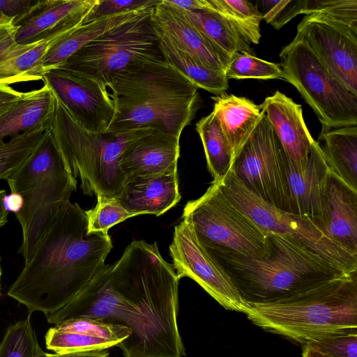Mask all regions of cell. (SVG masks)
I'll return each mask as SVG.
<instances>
[{
  "label": "cell",
  "instance_id": "4",
  "mask_svg": "<svg viewBox=\"0 0 357 357\" xmlns=\"http://www.w3.org/2000/svg\"><path fill=\"white\" fill-rule=\"evenodd\" d=\"M245 303H274L347 273L295 239L269 232L266 251L257 257L210 255Z\"/></svg>",
  "mask_w": 357,
  "mask_h": 357
},
{
  "label": "cell",
  "instance_id": "9",
  "mask_svg": "<svg viewBox=\"0 0 357 357\" xmlns=\"http://www.w3.org/2000/svg\"><path fill=\"white\" fill-rule=\"evenodd\" d=\"M182 218L209 255L257 257L268 248L269 232L235 206L217 183L199 198L187 202Z\"/></svg>",
  "mask_w": 357,
  "mask_h": 357
},
{
  "label": "cell",
  "instance_id": "46",
  "mask_svg": "<svg viewBox=\"0 0 357 357\" xmlns=\"http://www.w3.org/2000/svg\"><path fill=\"white\" fill-rule=\"evenodd\" d=\"M302 357H331L324 354L307 345L304 344L303 347Z\"/></svg>",
  "mask_w": 357,
  "mask_h": 357
},
{
  "label": "cell",
  "instance_id": "15",
  "mask_svg": "<svg viewBox=\"0 0 357 357\" xmlns=\"http://www.w3.org/2000/svg\"><path fill=\"white\" fill-rule=\"evenodd\" d=\"M43 81L86 131L92 134L106 131L115 114L107 85L91 76L59 68L45 71Z\"/></svg>",
  "mask_w": 357,
  "mask_h": 357
},
{
  "label": "cell",
  "instance_id": "43",
  "mask_svg": "<svg viewBox=\"0 0 357 357\" xmlns=\"http://www.w3.org/2000/svg\"><path fill=\"white\" fill-rule=\"evenodd\" d=\"M109 354V352L106 349L89 352L68 354H48L44 351L41 357H108Z\"/></svg>",
  "mask_w": 357,
  "mask_h": 357
},
{
  "label": "cell",
  "instance_id": "10",
  "mask_svg": "<svg viewBox=\"0 0 357 357\" xmlns=\"http://www.w3.org/2000/svg\"><path fill=\"white\" fill-rule=\"evenodd\" d=\"M279 56L281 79L298 90L322 128L357 126V96L330 72L303 40L294 37Z\"/></svg>",
  "mask_w": 357,
  "mask_h": 357
},
{
  "label": "cell",
  "instance_id": "45",
  "mask_svg": "<svg viewBox=\"0 0 357 357\" xmlns=\"http://www.w3.org/2000/svg\"><path fill=\"white\" fill-rule=\"evenodd\" d=\"M22 204V199L17 195L11 194L8 198H6V206L8 208L17 212Z\"/></svg>",
  "mask_w": 357,
  "mask_h": 357
},
{
  "label": "cell",
  "instance_id": "34",
  "mask_svg": "<svg viewBox=\"0 0 357 357\" xmlns=\"http://www.w3.org/2000/svg\"><path fill=\"white\" fill-rule=\"evenodd\" d=\"M43 352L31 324V314L10 324L0 342V357H41Z\"/></svg>",
  "mask_w": 357,
  "mask_h": 357
},
{
  "label": "cell",
  "instance_id": "24",
  "mask_svg": "<svg viewBox=\"0 0 357 357\" xmlns=\"http://www.w3.org/2000/svg\"><path fill=\"white\" fill-rule=\"evenodd\" d=\"M134 216L161 215L181 199L177 173L135 177L126 181L116 197Z\"/></svg>",
  "mask_w": 357,
  "mask_h": 357
},
{
  "label": "cell",
  "instance_id": "2",
  "mask_svg": "<svg viewBox=\"0 0 357 357\" xmlns=\"http://www.w3.org/2000/svg\"><path fill=\"white\" fill-rule=\"evenodd\" d=\"M108 233H88L85 211L66 201L38 242L8 295L29 312L53 313L105 266L112 248Z\"/></svg>",
  "mask_w": 357,
  "mask_h": 357
},
{
  "label": "cell",
  "instance_id": "38",
  "mask_svg": "<svg viewBox=\"0 0 357 357\" xmlns=\"http://www.w3.org/2000/svg\"><path fill=\"white\" fill-rule=\"evenodd\" d=\"M263 19L275 29L284 24L299 14H303V0H261Z\"/></svg>",
  "mask_w": 357,
  "mask_h": 357
},
{
  "label": "cell",
  "instance_id": "11",
  "mask_svg": "<svg viewBox=\"0 0 357 357\" xmlns=\"http://www.w3.org/2000/svg\"><path fill=\"white\" fill-rule=\"evenodd\" d=\"M216 183L231 202L264 230L295 239L344 272L357 271V257L337 245L321 222L280 209L262 200L246 188L231 167L223 179Z\"/></svg>",
  "mask_w": 357,
  "mask_h": 357
},
{
  "label": "cell",
  "instance_id": "8",
  "mask_svg": "<svg viewBox=\"0 0 357 357\" xmlns=\"http://www.w3.org/2000/svg\"><path fill=\"white\" fill-rule=\"evenodd\" d=\"M153 7L133 11L56 68L91 76L107 85L116 74L165 61L151 20Z\"/></svg>",
  "mask_w": 357,
  "mask_h": 357
},
{
  "label": "cell",
  "instance_id": "44",
  "mask_svg": "<svg viewBox=\"0 0 357 357\" xmlns=\"http://www.w3.org/2000/svg\"><path fill=\"white\" fill-rule=\"evenodd\" d=\"M6 192L5 190L0 189V227L8 221V210L6 206Z\"/></svg>",
  "mask_w": 357,
  "mask_h": 357
},
{
  "label": "cell",
  "instance_id": "33",
  "mask_svg": "<svg viewBox=\"0 0 357 357\" xmlns=\"http://www.w3.org/2000/svg\"><path fill=\"white\" fill-rule=\"evenodd\" d=\"M49 128H39L0 142V179H7L26 161Z\"/></svg>",
  "mask_w": 357,
  "mask_h": 357
},
{
  "label": "cell",
  "instance_id": "18",
  "mask_svg": "<svg viewBox=\"0 0 357 357\" xmlns=\"http://www.w3.org/2000/svg\"><path fill=\"white\" fill-rule=\"evenodd\" d=\"M98 0L33 1L21 15L14 18L18 27L16 41L29 44L57 31L81 26Z\"/></svg>",
  "mask_w": 357,
  "mask_h": 357
},
{
  "label": "cell",
  "instance_id": "29",
  "mask_svg": "<svg viewBox=\"0 0 357 357\" xmlns=\"http://www.w3.org/2000/svg\"><path fill=\"white\" fill-rule=\"evenodd\" d=\"M159 38L160 47L165 61L192 84L215 96L226 92L229 87V79L224 72L204 66L187 53L173 47L160 36Z\"/></svg>",
  "mask_w": 357,
  "mask_h": 357
},
{
  "label": "cell",
  "instance_id": "39",
  "mask_svg": "<svg viewBox=\"0 0 357 357\" xmlns=\"http://www.w3.org/2000/svg\"><path fill=\"white\" fill-rule=\"evenodd\" d=\"M161 1L162 0H98L84 23L104 17L153 7Z\"/></svg>",
  "mask_w": 357,
  "mask_h": 357
},
{
  "label": "cell",
  "instance_id": "7",
  "mask_svg": "<svg viewBox=\"0 0 357 357\" xmlns=\"http://www.w3.org/2000/svg\"><path fill=\"white\" fill-rule=\"evenodd\" d=\"M54 95L50 128L70 174L79 178L84 195L117 197L126 182L119 160L130 132L90 133Z\"/></svg>",
  "mask_w": 357,
  "mask_h": 357
},
{
  "label": "cell",
  "instance_id": "1",
  "mask_svg": "<svg viewBox=\"0 0 357 357\" xmlns=\"http://www.w3.org/2000/svg\"><path fill=\"white\" fill-rule=\"evenodd\" d=\"M178 282L156 242L134 241L63 307L45 317L55 325L88 318L127 328L130 335L117 345L123 357H183Z\"/></svg>",
  "mask_w": 357,
  "mask_h": 357
},
{
  "label": "cell",
  "instance_id": "47",
  "mask_svg": "<svg viewBox=\"0 0 357 357\" xmlns=\"http://www.w3.org/2000/svg\"><path fill=\"white\" fill-rule=\"evenodd\" d=\"M1 259H0V295H1Z\"/></svg>",
  "mask_w": 357,
  "mask_h": 357
},
{
  "label": "cell",
  "instance_id": "40",
  "mask_svg": "<svg viewBox=\"0 0 357 357\" xmlns=\"http://www.w3.org/2000/svg\"><path fill=\"white\" fill-rule=\"evenodd\" d=\"M33 0H0V15L16 17L24 13L33 3Z\"/></svg>",
  "mask_w": 357,
  "mask_h": 357
},
{
  "label": "cell",
  "instance_id": "27",
  "mask_svg": "<svg viewBox=\"0 0 357 357\" xmlns=\"http://www.w3.org/2000/svg\"><path fill=\"white\" fill-rule=\"evenodd\" d=\"M318 142L331 172L357 191V126L322 128Z\"/></svg>",
  "mask_w": 357,
  "mask_h": 357
},
{
  "label": "cell",
  "instance_id": "5",
  "mask_svg": "<svg viewBox=\"0 0 357 357\" xmlns=\"http://www.w3.org/2000/svg\"><path fill=\"white\" fill-rule=\"evenodd\" d=\"M243 313L264 330L303 344L329 335L357 333V271L274 303H246Z\"/></svg>",
  "mask_w": 357,
  "mask_h": 357
},
{
  "label": "cell",
  "instance_id": "30",
  "mask_svg": "<svg viewBox=\"0 0 357 357\" xmlns=\"http://www.w3.org/2000/svg\"><path fill=\"white\" fill-rule=\"evenodd\" d=\"M176 8L198 31L230 59L238 52L253 54L250 43L245 40L215 13L191 12Z\"/></svg>",
  "mask_w": 357,
  "mask_h": 357
},
{
  "label": "cell",
  "instance_id": "19",
  "mask_svg": "<svg viewBox=\"0 0 357 357\" xmlns=\"http://www.w3.org/2000/svg\"><path fill=\"white\" fill-rule=\"evenodd\" d=\"M151 20L158 36L199 63L225 73L231 59L199 31L178 10L162 1L152 10Z\"/></svg>",
  "mask_w": 357,
  "mask_h": 357
},
{
  "label": "cell",
  "instance_id": "42",
  "mask_svg": "<svg viewBox=\"0 0 357 357\" xmlns=\"http://www.w3.org/2000/svg\"><path fill=\"white\" fill-rule=\"evenodd\" d=\"M169 6L191 12L208 11V0H162Z\"/></svg>",
  "mask_w": 357,
  "mask_h": 357
},
{
  "label": "cell",
  "instance_id": "32",
  "mask_svg": "<svg viewBox=\"0 0 357 357\" xmlns=\"http://www.w3.org/2000/svg\"><path fill=\"white\" fill-rule=\"evenodd\" d=\"M209 10L223 18L245 40L255 45L263 20L257 6L247 0H208Z\"/></svg>",
  "mask_w": 357,
  "mask_h": 357
},
{
  "label": "cell",
  "instance_id": "17",
  "mask_svg": "<svg viewBox=\"0 0 357 357\" xmlns=\"http://www.w3.org/2000/svg\"><path fill=\"white\" fill-rule=\"evenodd\" d=\"M14 18L0 15V86L43 80L42 62L47 50L77 29L59 31L36 42L20 44L16 41L18 27L13 23Z\"/></svg>",
  "mask_w": 357,
  "mask_h": 357
},
{
  "label": "cell",
  "instance_id": "13",
  "mask_svg": "<svg viewBox=\"0 0 357 357\" xmlns=\"http://www.w3.org/2000/svg\"><path fill=\"white\" fill-rule=\"evenodd\" d=\"M169 250L179 280L183 277L192 279L225 309L244 312L246 303L231 279L200 245L183 220L174 228Z\"/></svg>",
  "mask_w": 357,
  "mask_h": 357
},
{
  "label": "cell",
  "instance_id": "31",
  "mask_svg": "<svg viewBox=\"0 0 357 357\" xmlns=\"http://www.w3.org/2000/svg\"><path fill=\"white\" fill-rule=\"evenodd\" d=\"M203 144L208 171L213 182H220L229 172L232 154L215 112L202 118L195 125Z\"/></svg>",
  "mask_w": 357,
  "mask_h": 357
},
{
  "label": "cell",
  "instance_id": "36",
  "mask_svg": "<svg viewBox=\"0 0 357 357\" xmlns=\"http://www.w3.org/2000/svg\"><path fill=\"white\" fill-rule=\"evenodd\" d=\"M88 233H108L112 226L134 215L126 211L116 197H97L95 206L85 211Z\"/></svg>",
  "mask_w": 357,
  "mask_h": 357
},
{
  "label": "cell",
  "instance_id": "12",
  "mask_svg": "<svg viewBox=\"0 0 357 357\" xmlns=\"http://www.w3.org/2000/svg\"><path fill=\"white\" fill-rule=\"evenodd\" d=\"M231 169L253 194L289 212L286 153L265 113L235 158Z\"/></svg>",
  "mask_w": 357,
  "mask_h": 357
},
{
  "label": "cell",
  "instance_id": "16",
  "mask_svg": "<svg viewBox=\"0 0 357 357\" xmlns=\"http://www.w3.org/2000/svg\"><path fill=\"white\" fill-rule=\"evenodd\" d=\"M179 140L180 137L154 126L131 130L119 160L126 181L177 173Z\"/></svg>",
  "mask_w": 357,
  "mask_h": 357
},
{
  "label": "cell",
  "instance_id": "41",
  "mask_svg": "<svg viewBox=\"0 0 357 357\" xmlns=\"http://www.w3.org/2000/svg\"><path fill=\"white\" fill-rule=\"evenodd\" d=\"M22 92L15 90L10 86H0V119L21 97Z\"/></svg>",
  "mask_w": 357,
  "mask_h": 357
},
{
  "label": "cell",
  "instance_id": "14",
  "mask_svg": "<svg viewBox=\"0 0 357 357\" xmlns=\"http://www.w3.org/2000/svg\"><path fill=\"white\" fill-rule=\"evenodd\" d=\"M295 37L357 96V32L342 22L317 13L302 19Z\"/></svg>",
  "mask_w": 357,
  "mask_h": 357
},
{
  "label": "cell",
  "instance_id": "20",
  "mask_svg": "<svg viewBox=\"0 0 357 357\" xmlns=\"http://www.w3.org/2000/svg\"><path fill=\"white\" fill-rule=\"evenodd\" d=\"M130 334L124 326L74 318L50 328L45 335V344L56 354L95 351L117 346Z\"/></svg>",
  "mask_w": 357,
  "mask_h": 357
},
{
  "label": "cell",
  "instance_id": "23",
  "mask_svg": "<svg viewBox=\"0 0 357 357\" xmlns=\"http://www.w3.org/2000/svg\"><path fill=\"white\" fill-rule=\"evenodd\" d=\"M321 222L337 245L357 257V191L331 172L324 195Z\"/></svg>",
  "mask_w": 357,
  "mask_h": 357
},
{
  "label": "cell",
  "instance_id": "22",
  "mask_svg": "<svg viewBox=\"0 0 357 357\" xmlns=\"http://www.w3.org/2000/svg\"><path fill=\"white\" fill-rule=\"evenodd\" d=\"M286 162L289 212L321 222L324 195L331 170L318 142L315 140L313 142L308 162L303 169H297L287 154Z\"/></svg>",
  "mask_w": 357,
  "mask_h": 357
},
{
  "label": "cell",
  "instance_id": "25",
  "mask_svg": "<svg viewBox=\"0 0 357 357\" xmlns=\"http://www.w3.org/2000/svg\"><path fill=\"white\" fill-rule=\"evenodd\" d=\"M213 112L229 146L233 162L262 116L260 105L226 93L212 96Z\"/></svg>",
  "mask_w": 357,
  "mask_h": 357
},
{
  "label": "cell",
  "instance_id": "37",
  "mask_svg": "<svg viewBox=\"0 0 357 357\" xmlns=\"http://www.w3.org/2000/svg\"><path fill=\"white\" fill-rule=\"evenodd\" d=\"M305 344L331 357H357V333L329 335Z\"/></svg>",
  "mask_w": 357,
  "mask_h": 357
},
{
  "label": "cell",
  "instance_id": "26",
  "mask_svg": "<svg viewBox=\"0 0 357 357\" xmlns=\"http://www.w3.org/2000/svg\"><path fill=\"white\" fill-rule=\"evenodd\" d=\"M54 108V95L50 85L22 92L14 105L0 119V142L39 128H50Z\"/></svg>",
  "mask_w": 357,
  "mask_h": 357
},
{
  "label": "cell",
  "instance_id": "28",
  "mask_svg": "<svg viewBox=\"0 0 357 357\" xmlns=\"http://www.w3.org/2000/svg\"><path fill=\"white\" fill-rule=\"evenodd\" d=\"M132 12L104 17L83 23L73 31L60 38L49 48L43 59L44 71L64 63L77 51L124 20Z\"/></svg>",
  "mask_w": 357,
  "mask_h": 357
},
{
  "label": "cell",
  "instance_id": "35",
  "mask_svg": "<svg viewBox=\"0 0 357 357\" xmlns=\"http://www.w3.org/2000/svg\"><path fill=\"white\" fill-rule=\"evenodd\" d=\"M225 75L228 79L267 80L281 79L282 70L280 63L261 59L247 52H238L231 57Z\"/></svg>",
  "mask_w": 357,
  "mask_h": 357
},
{
  "label": "cell",
  "instance_id": "3",
  "mask_svg": "<svg viewBox=\"0 0 357 357\" xmlns=\"http://www.w3.org/2000/svg\"><path fill=\"white\" fill-rule=\"evenodd\" d=\"M107 86L115 114L105 132L154 126L180 137L202 105L198 88L165 61L116 74Z\"/></svg>",
  "mask_w": 357,
  "mask_h": 357
},
{
  "label": "cell",
  "instance_id": "21",
  "mask_svg": "<svg viewBox=\"0 0 357 357\" xmlns=\"http://www.w3.org/2000/svg\"><path fill=\"white\" fill-rule=\"evenodd\" d=\"M260 106L285 153L297 169H303L314 139L304 121L301 105L276 91Z\"/></svg>",
  "mask_w": 357,
  "mask_h": 357
},
{
  "label": "cell",
  "instance_id": "6",
  "mask_svg": "<svg viewBox=\"0 0 357 357\" xmlns=\"http://www.w3.org/2000/svg\"><path fill=\"white\" fill-rule=\"evenodd\" d=\"M6 180L11 194L22 199L15 216L22 231L18 252L26 264L59 209L77 190V179L66 165L49 128L23 165Z\"/></svg>",
  "mask_w": 357,
  "mask_h": 357
}]
</instances>
